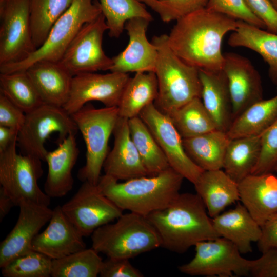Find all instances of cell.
Masks as SVG:
<instances>
[{
	"mask_svg": "<svg viewBox=\"0 0 277 277\" xmlns=\"http://www.w3.org/2000/svg\"><path fill=\"white\" fill-rule=\"evenodd\" d=\"M176 21L167 35L168 45L174 53L199 69H222V41L227 33L236 29L238 21L205 8Z\"/></svg>",
	"mask_w": 277,
	"mask_h": 277,
	"instance_id": "obj_1",
	"label": "cell"
},
{
	"mask_svg": "<svg viewBox=\"0 0 277 277\" xmlns=\"http://www.w3.org/2000/svg\"><path fill=\"white\" fill-rule=\"evenodd\" d=\"M146 217L157 231L161 247L174 252L220 237L197 193H180L168 206Z\"/></svg>",
	"mask_w": 277,
	"mask_h": 277,
	"instance_id": "obj_2",
	"label": "cell"
},
{
	"mask_svg": "<svg viewBox=\"0 0 277 277\" xmlns=\"http://www.w3.org/2000/svg\"><path fill=\"white\" fill-rule=\"evenodd\" d=\"M184 179L169 167L157 175L123 182L104 174L97 185L102 193L123 211L147 216L166 207L177 197Z\"/></svg>",
	"mask_w": 277,
	"mask_h": 277,
	"instance_id": "obj_3",
	"label": "cell"
},
{
	"mask_svg": "<svg viewBox=\"0 0 277 277\" xmlns=\"http://www.w3.org/2000/svg\"><path fill=\"white\" fill-rule=\"evenodd\" d=\"M158 58L155 70L158 94L154 104L168 114L196 97L201 98L202 85L199 69L177 56L169 47L167 35L155 36Z\"/></svg>",
	"mask_w": 277,
	"mask_h": 277,
	"instance_id": "obj_4",
	"label": "cell"
},
{
	"mask_svg": "<svg viewBox=\"0 0 277 277\" xmlns=\"http://www.w3.org/2000/svg\"><path fill=\"white\" fill-rule=\"evenodd\" d=\"M92 248L107 258L129 259L161 247L159 233L148 219L130 212L91 235Z\"/></svg>",
	"mask_w": 277,
	"mask_h": 277,
	"instance_id": "obj_5",
	"label": "cell"
},
{
	"mask_svg": "<svg viewBox=\"0 0 277 277\" xmlns=\"http://www.w3.org/2000/svg\"><path fill=\"white\" fill-rule=\"evenodd\" d=\"M86 147V163L78 170L82 182L97 185L108 155V142L120 117L118 107L95 108L90 103L71 115Z\"/></svg>",
	"mask_w": 277,
	"mask_h": 277,
	"instance_id": "obj_6",
	"label": "cell"
},
{
	"mask_svg": "<svg viewBox=\"0 0 277 277\" xmlns=\"http://www.w3.org/2000/svg\"><path fill=\"white\" fill-rule=\"evenodd\" d=\"M101 14L97 0H73L54 24L43 45L21 62L0 65V73L26 70L32 64L42 60L58 62L82 27Z\"/></svg>",
	"mask_w": 277,
	"mask_h": 277,
	"instance_id": "obj_7",
	"label": "cell"
},
{
	"mask_svg": "<svg viewBox=\"0 0 277 277\" xmlns=\"http://www.w3.org/2000/svg\"><path fill=\"white\" fill-rule=\"evenodd\" d=\"M17 142L0 152L1 188L12 199L16 206L22 200L49 206L51 198L38 186L43 170L40 159L18 154Z\"/></svg>",
	"mask_w": 277,
	"mask_h": 277,
	"instance_id": "obj_8",
	"label": "cell"
},
{
	"mask_svg": "<svg viewBox=\"0 0 277 277\" xmlns=\"http://www.w3.org/2000/svg\"><path fill=\"white\" fill-rule=\"evenodd\" d=\"M78 130L71 115L63 107L43 104L26 113L17 143L23 154L45 161L48 152L45 144L52 133L58 134L59 143L70 134L76 135Z\"/></svg>",
	"mask_w": 277,
	"mask_h": 277,
	"instance_id": "obj_9",
	"label": "cell"
},
{
	"mask_svg": "<svg viewBox=\"0 0 277 277\" xmlns=\"http://www.w3.org/2000/svg\"><path fill=\"white\" fill-rule=\"evenodd\" d=\"M195 254L188 263L179 266L188 275L231 277L250 275L253 260L243 258L231 241L219 237L200 242L195 246Z\"/></svg>",
	"mask_w": 277,
	"mask_h": 277,
	"instance_id": "obj_10",
	"label": "cell"
},
{
	"mask_svg": "<svg viewBox=\"0 0 277 277\" xmlns=\"http://www.w3.org/2000/svg\"><path fill=\"white\" fill-rule=\"evenodd\" d=\"M35 50L29 0H0V65L21 62Z\"/></svg>",
	"mask_w": 277,
	"mask_h": 277,
	"instance_id": "obj_11",
	"label": "cell"
},
{
	"mask_svg": "<svg viewBox=\"0 0 277 277\" xmlns=\"http://www.w3.org/2000/svg\"><path fill=\"white\" fill-rule=\"evenodd\" d=\"M108 29L102 13L94 20L85 24L58 62L72 76L110 70L112 59L105 54L102 46L103 35Z\"/></svg>",
	"mask_w": 277,
	"mask_h": 277,
	"instance_id": "obj_12",
	"label": "cell"
},
{
	"mask_svg": "<svg viewBox=\"0 0 277 277\" xmlns=\"http://www.w3.org/2000/svg\"><path fill=\"white\" fill-rule=\"evenodd\" d=\"M62 211L84 236L116 221L123 210L102 193L97 185L84 182L74 195L61 206Z\"/></svg>",
	"mask_w": 277,
	"mask_h": 277,
	"instance_id": "obj_13",
	"label": "cell"
},
{
	"mask_svg": "<svg viewBox=\"0 0 277 277\" xmlns=\"http://www.w3.org/2000/svg\"><path fill=\"white\" fill-rule=\"evenodd\" d=\"M139 117L151 131L170 167L194 184L204 170L187 154L183 138L169 117L160 111L154 103L142 110Z\"/></svg>",
	"mask_w": 277,
	"mask_h": 277,
	"instance_id": "obj_14",
	"label": "cell"
},
{
	"mask_svg": "<svg viewBox=\"0 0 277 277\" xmlns=\"http://www.w3.org/2000/svg\"><path fill=\"white\" fill-rule=\"evenodd\" d=\"M129 78L128 73L115 72L74 75L69 97L63 108L71 115L93 101H99L105 107H117Z\"/></svg>",
	"mask_w": 277,
	"mask_h": 277,
	"instance_id": "obj_15",
	"label": "cell"
},
{
	"mask_svg": "<svg viewBox=\"0 0 277 277\" xmlns=\"http://www.w3.org/2000/svg\"><path fill=\"white\" fill-rule=\"evenodd\" d=\"M13 229L0 244V267L16 258L33 250L32 243L42 227L50 220L53 209L28 200H22Z\"/></svg>",
	"mask_w": 277,
	"mask_h": 277,
	"instance_id": "obj_16",
	"label": "cell"
},
{
	"mask_svg": "<svg viewBox=\"0 0 277 277\" xmlns=\"http://www.w3.org/2000/svg\"><path fill=\"white\" fill-rule=\"evenodd\" d=\"M222 70L228 82L233 120L248 107L263 100L261 75L251 61L233 52L224 54Z\"/></svg>",
	"mask_w": 277,
	"mask_h": 277,
	"instance_id": "obj_17",
	"label": "cell"
},
{
	"mask_svg": "<svg viewBox=\"0 0 277 277\" xmlns=\"http://www.w3.org/2000/svg\"><path fill=\"white\" fill-rule=\"evenodd\" d=\"M151 21L142 17L128 20L125 29L129 42L124 50L112 58L110 72H155L158 58L156 46L150 42L146 35Z\"/></svg>",
	"mask_w": 277,
	"mask_h": 277,
	"instance_id": "obj_18",
	"label": "cell"
},
{
	"mask_svg": "<svg viewBox=\"0 0 277 277\" xmlns=\"http://www.w3.org/2000/svg\"><path fill=\"white\" fill-rule=\"evenodd\" d=\"M84 236L57 206L45 229L34 239L31 248L52 260L86 248Z\"/></svg>",
	"mask_w": 277,
	"mask_h": 277,
	"instance_id": "obj_19",
	"label": "cell"
},
{
	"mask_svg": "<svg viewBox=\"0 0 277 277\" xmlns=\"http://www.w3.org/2000/svg\"><path fill=\"white\" fill-rule=\"evenodd\" d=\"M113 134L114 145L104 162V174L117 181L148 175L132 140L128 120L120 116Z\"/></svg>",
	"mask_w": 277,
	"mask_h": 277,
	"instance_id": "obj_20",
	"label": "cell"
},
{
	"mask_svg": "<svg viewBox=\"0 0 277 277\" xmlns=\"http://www.w3.org/2000/svg\"><path fill=\"white\" fill-rule=\"evenodd\" d=\"M80 151L75 134H70L57 147L46 154L48 173L44 184V192L50 198L65 196L72 189L74 179L72 170Z\"/></svg>",
	"mask_w": 277,
	"mask_h": 277,
	"instance_id": "obj_21",
	"label": "cell"
},
{
	"mask_svg": "<svg viewBox=\"0 0 277 277\" xmlns=\"http://www.w3.org/2000/svg\"><path fill=\"white\" fill-rule=\"evenodd\" d=\"M238 186L240 200L261 227L277 213V176L272 173L250 174Z\"/></svg>",
	"mask_w": 277,
	"mask_h": 277,
	"instance_id": "obj_22",
	"label": "cell"
},
{
	"mask_svg": "<svg viewBox=\"0 0 277 277\" xmlns=\"http://www.w3.org/2000/svg\"><path fill=\"white\" fill-rule=\"evenodd\" d=\"M201 100L218 130L227 132L233 121L232 104L224 71L199 69Z\"/></svg>",
	"mask_w": 277,
	"mask_h": 277,
	"instance_id": "obj_23",
	"label": "cell"
},
{
	"mask_svg": "<svg viewBox=\"0 0 277 277\" xmlns=\"http://www.w3.org/2000/svg\"><path fill=\"white\" fill-rule=\"evenodd\" d=\"M44 104L63 107L67 102L73 76L59 62L42 60L26 70Z\"/></svg>",
	"mask_w": 277,
	"mask_h": 277,
	"instance_id": "obj_24",
	"label": "cell"
},
{
	"mask_svg": "<svg viewBox=\"0 0 277 277\" xmlns=\"http://www.w3.org/2000/svg\"><path fill=\"white\" fill-rule=\"evenodd\" d=\"M212 221L219 236L232 242L241 254L252 252V243L258 242L261 236V227L240 203L234 209L212 218Z\"/></svg>",
	"mask_w": 277,
	"mask_h": 277,
	"instance_id": "obj_25",
	"label": "cell"
},
{
	"mask_svg": "<svg viewBox=\"0 0 277 277\" xmlns=\"http://www.w3.org/2000/svg\"><path fill=\"white\" fill-rule=\"evenodd\" d=\"M193 185L212 219L240 200L238 183L221 169L204 170Z\"/></svg>",
	"mask_w": 277,
	"mask_h": 277,
	"instance_id": "obj_26",
	"label": "cell"
},
{
	"mask_svg": "<svg viewBox=\"0 0 277 277\" xmlns=\"http://www.w3.org/2000/svg\"><path fill=\"white\" fill-rule=\"evenodd\" d=\"M263 29L238 21L237 27L230 35L228 44L248 48L260 54L268 65L270 79L277 85V34Z\"/></svg>",
	"mask_w": 277,
	"mask_h": 277,
	"instance_id": "obj_27",
	"label": "cell"
},
{
	"mask_svg": "<svg viewBox=\"0 0 277 277\" xmlns=\"http://www.w3.org/2000/svg\"><path fill=\"white\" fill-rule=\"evenodd\" d=\"M230 140L227 132L215 130L183 139V143L187 154L195 164L204 170H212L223 168Z\"/></svg>",
	"mask_w": 277,
	"mask_h": 277,
	"instance_id": "obj_28",
	"label": "cell"
},
{
	"mask_svg": "<svg viewBox=\"0 0 277 277\" xmlns=\"http://www.w3.org/2000/svg\"><path fill=\"white\" fill-rule=\"evenodd\" d=\"M158 94L157 78L154 72L135 73L130 77L118 105L120 117L129 120L138 116L149 105L154 103Z\"/></svg>",
	"mask_w": 277,
	"mask_h": 277,
	"instance_id": "obj_29",
	"label": "cell"
},
{
	"mask_svg": "<svg viewBox=\"0 0 277 277\" xmlns=\"http://www.w3.org/2000/svg\"><path fill=\"white\" fill-rule=\"evenodd\" d=\"M261 150V135L231 139L225 154L223 168L238 183L251 174Z\"/></svg>",
	"mask_w": 277,
	"mask_h": 277,
	"instance_id": "obj_30",
	"label": "cell"
},
{
	"mask_svg": "<svg viewBox=\"0 0 277 277\" xmlns=\"http://www.w3.org/2000/svg\"><path fill=\"white\" fill-rule=\"evenodd\" d=\"M277 120V95L258 102L235 118L227 132L230 139L261 135Z\"/></svg>",
	"mask_w": 277,
	"mask_h": 277,
	"instance_id": "obj_31",
	"label": "cell"
},
{
	"mask_svg": "<svg viewBox=\"0 0 277 277\" xmlns=\"http://www.w3.org/2000/svg\"><path fill=\"white\" fill-rule=\"evenodd\" d=\"M130 135L148 175H155L170 167L151 131L138 116L128 120Z\"/></svg>",
	"mask_w": 277,
	"mask_h": 277,
	"instance_id": "obj_32",
	"label": "cell"
},
{
	"mask_svg": "<svg viewBox=\"0 0 277 277\" xmlns=\"http://www.w3.org/2000/svg\"><path fill=\"white\" fill-rule=\"evenodd\" d=\"M183 139L217 130L201 98L196 97L167 114Z\"/></svg>",
	"mask_w": 277,
	"mask_h": 277,
	"instance_id": "obj_33",
	"label": "cell"
},
{
	"mask_svg": "<svg viewBox=\"0 0 277 277\" xmlns=\"http://www.w3.org/2000/svg\"><path fill=\"white\" fill-rule=\"evenodd\" d=\"M0 93L25 113L44 104L26 70L0 73Z\"/></svg>",
	"mask_w": 277,
	"mask_h": 277,
	"instance_id": "obj_34",
	"label": "cell"
},
{
	"mask_svg": "<svg viewBox=\"0 0 277 277\" xmlns=\"http://www.w3.org/2000/svg\"><path fill=\"white\" fill-rule=\"evenodd\" d=\"M72 1L29 0L31 34L36 50L44 43L54 24L68 9Z\"/></svg>",
	"mask_w": 277,
	"mask_h": 277,
	"instance_id": "obj_35",
	"label": "cell"
},
{
	"mask_svg": "<svg viewBox=\"0 0 277 277\" xmlns=\"http://www.w3.org/2000/svg\"><path fill=\"white\" fill-rule=\"evenodd\" d=\"M103 260L92 247L52 260V277H96Z\"/></svg>",
	"mask_w": 277,
	"mask_h": 277,
	"instance_id": "obj_36",
	"label": "cell"
},
{
	"mask_svg": "<svg viewBox=\"0 0 277 277\" xmlns=\"http://www.w3.org/2000/svg\"><path fill=\"white\" fill-rule=\"evenodd\" d=\"M102 13L111 37L118 38L125 29L126 23L135 17L153 19L145 5L139 0H99Z\"/></svg>",
	"mask_w": 277,
	"mask_h": 277,
	"instance_id": "obj_37",
	"label": "cell"
},
{
	"mask_svg": "<svg viewBox=\"0 0 277 277\" xmlns=\"http://www.w3.org/2000/svg\"><path fill=\"white\" fill-rule=\"evenodd\" d=\"M52 260L32 250L12 260L1 268L4 277L51 276Z\"/></svg>",
	"mask_w": 277,
	"mask_h": 277,
	"instance_id": "obj_38",
	"label": "cell"
},
{
	"mask_svg": "<svg viewBox=\"0 0 277 277\" xmlns=\"http://www.w3.org/2000/svg\"><path fill=\"white\" fill-rule=\"evenodd\" d=\"M261 150L251 174L273 173L277 166V120L261 135Z\"/></svg>",
	"mask_w": 277,
	"mask_h": 277,
	"instance_id": "obj_39",
	"label": "cell"
},
{
	"mask_svg": "<svg viewBox=\"0 0 277 277\" xmlns=\"http://www.w3.org/2000/svg\"><path fill=\"white\" fill-rule=\"evenodd\" d=\"M207 9L262 29L264 24L249 9L244 0H208Z\"/></svg>",
	"mask_w": 277,
	"mask_h": 277,
	"instance_id": "obj_40",
	"label": "cell"
},
{
	"mask_svg": "<svg viewBox=\"0 0 277 277\" xmlns=\"http://www.w3.org/2000/svg\"><path fill=\"white\" fill-rule=\"evenodd\" d=\"M208 0H159L162 9L161 19L164 22L176 21L197 10L205 8Z\"/></svg>",
	"mask_w": 277,
	"mask_h": 277,
	"instance_id": "obj_41",
	"label": "cell"
},
{
	"mask_svg": "<svg viewBox=\"0 0 277 277\" xmlns=\"http://www.w3.org/2000/svg\"><path fill=\"white\" fill-rule=\"evenodd\" d=\"M127 259L110 258L103 261L100 276L101 277H142L143 274Z\"/></svg>",
	"mask_w": 277,
	"mask_h": 277,
	"instance_id": "obj_42",
	"label": "cell"
},
{
	"mask_svg": "<svg viewBox=\"0 0 277 277\" xmlns=\"http://www.w3.org/2000/svg\"><path fill=\"white\" fill-rule=\"evenodd\" d=\"M247 6L265 25L267 30L277 34V11L269 0H244Z\"/></svg>",
	"mask_w": 277,
	"mask_h": 277,
	"instance_id": "obj_43",
	"label": "cell"
},
{
	"mask_svg": "<svg viewBox=\"0 0 277 277\" xmlns=\"http://www.w3.org/2000/svg\"><path fill=\"white\" fill-rule=\"evenodd\" d=\"M26 113L0 93V126L20 130Z\"/></svg>",
	"mask_w": 277,
	"mask_h": 277,
	"instance_id": "obj_44",
	"label": "cell"
},
{
	"mask_svg": "<svg viewBox=\"0 0 277 277\" xmlns=\"http://www.w3.org/2000/svg\"><path fill=\"white\" fill-rule=\"evenodd\" d=\"M250 275L254 277H277V248L269 249L253 260Z\"/></svg>",
	"mask_w": 277,
	"mask_h": 277,
	"instance_id": "obj_45",
	"label": "cell"
},
{
	"mask_svg": "<svg viewBox=\"0 0 277 277\" xmlns=\"http://www.w3.org/2000/svg\"><path fill=\"white\" fill-rule=\"evenodd\" d=\"M262 234L257 242L259 250L263 253L277 248V213L272 215L261 226Z\"/></svg>",
	"mask_w": 277,
	"mask_h": 277,
	"instance_id": "obj_46",
	"label": "cell"
},
{
	"mask_svg": "<svg viewBox=\"0 0 277 277\" xmlns=\"http://www.w3.org/2000/svg\"><path fill=\"white\" fill-rule=\"evenodd\" d=\"M19 130L0 126V152L17 141Z\"/></svg>",
	"mask_w": 277,
	"mask_h": 277,
	"instance_id": "obj_47",
	"label": "cell"
},
{
	"mask_svg": "<svg viewBox=\"0 0 277 277\" xmlns=\"http://www.w3.org/2000/svg\"><path fill=\"white\" fill-rule=\"evenodd\" d=\"M16 206L12 199L1 187L0 188V221L2 222L11 209Z\"/></svg>",
	"mask_w": 277,
	"mask_h": 277,
	"instance_id": "obj_48",
	"label": "cell"
},
{
	"mask_svg": "<svg viewBox=\"0 0 277 277\" xmlns=\"http://www.w3.org/2000/svg\"><path fill=\"white\" fill-rule=\"evenodd\" d=\"M140 2L151 8L160 16L162 9L159 3V0H139Z\"/></svg>",
	"mask_w": 277,
	"mask_h": 277,
	"instance_id": "obj_49",
	"label": "cell"
},
{
	"mask_svg": "<svg viewBox=\"0 0 277 277\" xmlns=\"http://www.w3.org/2000/svg\"><path fill=\"white\" fill-rule=\"evenodd\" d=\"M277 11V0H269Z\"/></svg>",
	"mask_w": 277,
	"mask_h": 277,
	"instance_id": "obj_50",
	"label": "cell"
},
{
	"mask_svg": "<svg viewBox=\"0 0 277 277\" xmlns=\"http://www.w3.org/2000/svg\"><path fill=\"white\" fill-rule=\"evenodd\" d=\"M274 172H277V166L276 167V168H275V169Z\"/></svg>",
	"mask_w": 277,
	"mask_h": 277,
	"instance_id": "obj_51",
	"label": "cell"
}]
</instances>
